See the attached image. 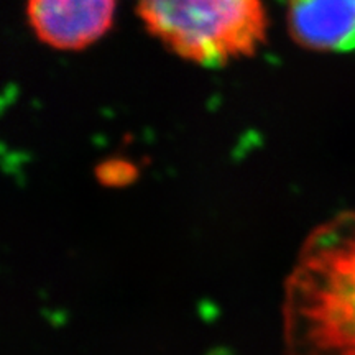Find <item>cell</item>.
Wrapping results in <instances>:
<instances>
[{
  "mask_svg": "<svg viewBox=\"0 0 355 355\" xmlns=\"http://www.w3.org/2000/svg\"><path fill=\"white\" fill-rule=\"evenodd\" d=\"M296 43L316 51H355V0H286Z\"/></svg>",
  "mask_w": 355,
  "mask_h": 355,
  "instance_id": "obj_4",
  "label": "cell"
},
{
  "mask_svg": "<svg viewBox=\"0 0 355 355\" xmlns=\"http://www.w3.org/2000/svg\"><path fill=\"white\" fill-rule=\"evenodd\" d=\"M115 0H26L28 24L56 50H83L110 28Z\"/></svg>",
  "mask_w": 355,
  "mask_h": 355,
  "instance_id": "obj_3",
  "label": "cell"
},
{
  "mask_svg": "<svg viewBox=\"0 0 355 355\" xmlns=\"http://www.w3.org/2000/svg\"><path fill=\"white\" fill-rule=\"evenodd\" d=\"M283 329L291 352L355 355V209L304 241L286 282Z\"/></svg>",
  "mask_w": 355,
  "mask_h": 355,
  "instance_id": "obj_1",
  "label": "cell"
},
{
  "mask_svg": "<svg viewBox=\"0 0 355 355\" xmlns=\"http://www.w3.org/2000/svg\"><path fill=\"white\" fill-rule=\"evenodd\" d=\"M137 12L168 50L202 66L250 56L266 33L261 0H137Z\"/></svg>",
  "mask_w": 355,
  "mask_h": 355,
  "instance_id": "obj_2",
  "label": "cell"
},
{
  "mask_svg": "<svg viewBox=\"0 0 355 355\" xmlns=\"http://www.w3.org/2000/svg\"><path fill=\"white\" fill-rule=\"evenodd\" d=\"M135 171L132 163L125 159H109L97 168V178L107 186H121L130 183Z\"/></svg>",
  "mask_w": 355,
  "mask_h": 355,
  "instance_id": "obj_5",
  "label": "cell"
}]
</instances>
